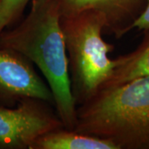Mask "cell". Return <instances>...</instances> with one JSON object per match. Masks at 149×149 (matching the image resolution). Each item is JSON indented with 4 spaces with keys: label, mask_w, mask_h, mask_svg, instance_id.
<instances>
[{
    "label": "cell",
    "mask_w": 149,
    "mask_h": 149,
    "mask_svg": "<svg viewBox=\"0 0 149 149\" xmlns=\"http://www.w3.org/2000/svg\"><path fill=\"white\" fill-rule=\"evenodd\" d=\"M31 3L28 15L0 34V47L16 51L37 65L50 87L53 106L64 128L74 130L77 106L71 92L61 14L54 0Z\"/></svg>",
    "instance_id": "cell-1"
},
{
    "label": "cell",
    "mask_w": 149,
    "mask_h": 149,
    "mask_svg": "<svg viewBox=\"0 0 149 149\" xmlns=\"http://www.w3.org/2000/svg\"><path fill=\"white\" fill-rule=\"evenodd\" d=\"M74 130L119 149H149V75L102 89L76 108Z\"/></svg>",
    "instance_id": "cell-2"
},
{
    "label": "cell",
    "mask_w": 149,
    "mask_h": 149,
    "mask_svg": "<svg viewBox=\"0 0 149 149\" xmlns=\"http://www.w3.org/2000/svg\"><path fill=\"white\" fill-rule=\"evenodd\" d=\"M104 25V17L94 10L61 17L76 106L89 101L101 91L117 65V59L109 57L114 46L102 37Z\"/></svg>",
    "instance_id": "cell-3"
},
{
    "label": "cell",
    "mask_w": 149,
    "mask_h": 149,
    "mask_svg": "<svg viewBox=\"0 0 149 149\" xmlns=\"http://www.w3.org/2000/svg\"><path fill=\"white\" fill-rule=\"evenodd\" d=\"M53 108L29 98L13 107L0 105V149H29L40 136L64 128Z\"/></svg>",
    "instance_id": "cell-4"
},
{
    "label": "cell",
    "mask_w": 149,
    "mask_h": 149,
    "mask_svg": "<svg viewBox=\"0 0 149 149\" xmlns=\"http://www.w3.org/2000/svg\"><path fill=\"white\" fill-rule=\"evenodd\" d=\"M27 98L54 104L50 87L32 61L16 51L0 47V105L13 107Z\"/></svg>",
    "instance_id": "cell-5"
},
{
    "label": "cell",
    "mask_w": 149,
    "mask_h": 149,
    "mask_svg": "<svg viewBox=\"0 0 149 149\" xmlns=\"http://www.w3.org/2000/svg\"><path fill=\"white\" fill-rule=\"evenodd\" d=\"M61 17L94 10L104 18V32L120 38L131 31L133 22L145 7L146 0H54Z\"/></svg>",
    "instance_id": "cell-6"
},
{
    "label": "cell",
    "mask_w": 149,
    "mask_h": 149,
    "mask_svg": "<svg viewBox=\"0 0 149 149\" xmlns=\"http://www.w3.org/2000/svg\"><path fill=\"white\" fill-rule=\"evenodd\" d=\"M29 149H119L110 140L65 128L54 129L37 139Z\"/></svg>",
    "instance_id": "cell-7"
},
{
    "label": "cell",
    "mask_w": 149,
    "mask_h": 149,
    "mask_svg": "<svg viewBox=\"0 0 149 149\" xmlns=\"http://www.w3.org/2000/svg\"><path fill=\"white\" fill-rule=\"evenodd\" d=\"M143 32V39L138 47L132 52L116 58L117 65L103 89L121 85L137 77L149 75V28Z\"/></svg>",
    "instance_id": "cell-8"
},
{
    "label": "cell",
    "mask_w": 149,
    "mask_h": 149,
    "mask_svg": "<svg viewBox=\"0 0 149 149\" xmlns=\"http://www.w3.org/2000/svg\"><path fill=\"white\" fill-rule=\"evenodd\" d=\"M32 0H0V34L21 20L26 7Z\"/></svg>",
    "instance_id": "cell-9"
},
{
    "label": "cell",
    "mask_w": 149,
    "mask_h": 149,
    "mask_svg": "<svg viewBox=\"0 0 149 149\" xmlns=\"http://www.w3.org/2000/svg\"><path fill=\"white\" fill-rule=\"evenodd\" d=\"M134 28L139 31H144L149 28V0H146V4L142 13L132 24L131 30Z\"/></svg>",
    "instance_id": "cell-10"
}]
</instances>
